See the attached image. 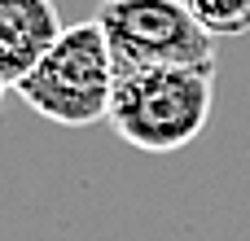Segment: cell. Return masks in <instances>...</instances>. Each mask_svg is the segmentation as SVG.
I'll list each match as a JSON object with an SVG mask.
<instances>
[{"label":"cell","mask_w":250,"mask_h":241,"mask_svg":"<svg viewBox=\"0 0 250 241\" xmlns=\"http://www.w3.org/2000/svg\"><path fill=\"white\" fill-rule=\"evenodd\" d=\"M215 101V61L211 66H149L114 70L110 127L145 154H176L202 136Z\"/></svg>","instance_id":"obj_1"},{"label":"cell","mask_w":250,"mask_h":241,"mask_svg":"<svg viewBox=\"0 0 250 241\" xmlns=\"http://www.w3.org/2000/svg\"><path fill=\"white\" fill-rule=\"evenodd\" d=\"M40 119L62 127H92L110 119L114 97V57L110 44L92 22L66 26V35L53 44V53L13 88Z\"/></svg>","instance_id":"obj_2"},{"label":"cell","mask_w":250,"mask_h":241,"mask_svg":"<svg viewBox=\"0 0 250 241\" xmlns=\"http://www.w3.org/2000/svg\"><path fill=\"white\" fill-rule=\"evenodd\" d=\"M97 26L110 44L114 70L149 66H211V35L180 0H101Z\"/></svg>","instance_id":"obj_3"},{"label":"cell","mask_w":250,"mask_h":241,"mask_svg":"<svg viewBox=\"0 0 250 241\" xmlns=\"http://www.w3.org/2000/svg\"><path fill=\"white\" fill-rule=\"evenodd\" d=\"M66 35L53 0H0V79L18 88Z\"/></svg>","instance_id":"obj_4"},{"label":"cell","mask_w":250,"mask_h":241,"mask_svg":"<svg viewBox=\"0 0 250 241\" xmlns=\"http://www.w3.org/2000/svg\"><path fill=\"white\" fill-rule=\"evenodd\" d=\"M198 26L215 40V35H246L250 31V0H180Z\"/></svg>","instance_id":"obj_5"},{"label":"cell","mask_w":250,"mask_h":241,"mask_svg":"<svg viewBox=\"0 0 250 241\" xmlns=\"http://www.w3.org/2000/svg\"><path fill=\"white\" fill-rule=\"evenodd\" d=\"M0 105H4V79H0Z\"/></svg>","instance_id":"obj_6"}]
</instances>
